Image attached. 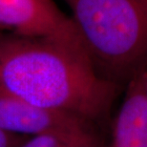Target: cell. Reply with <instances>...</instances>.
Masks as SVG:
<instances>
[{
    "label": "cell",
    "mask_w": 147,
    "mask_h": 147,
    "mask_svg": "<svg viewBox=\"0 0 147 147\" xmlns=\"http://www.w3.org/2000/svg\"><path fill=\"white\" fill-rule=\"evenodd\" d=\"M120 88L96 72L83 50L0 32V98L71 112L98 124L108 119Z\"/></svg>",
    "instance_id": "1"
},
{
    "label": "cell",
    "mask_w": 147,
    "mask_h": 147,
    "mask_svg": "<svg viewBox=\"0 0 147 147\" xmlns=\"http://www.w3.org/2000/svg\"><path fill=\"white\" fill-rule=\"evenodd\" d=\"M88 57L102 78L127 84L146 65L147 0H63Z\"/></svg>",
    "instance_id": "2"
},
{
    "label": "cell",
    "mask_w": 147,
    "mask_h": 147,
    "mask_svg": "<svg viewBox=\"0 0 147 147\" xmlns=\"http://www.w3.org/2000/svg\"><path fill=\"white\" fill-rule=\"evenodd\" d=\"M0 128L13 134L49 137L66 147H102L96 124L63 110L0 98Z\"/></svg>",
    "instance_id": "3"
},
{
    "label": "cell",
    "mask_w": 147,
    "mask_h": 147,
    "mask_svg": "<svg viewBox=\"0 0 147 147\" xmlns=\"http://www.w3.org/2000/svg\"><path fill=\"white\" fill-rule=\"evenodd\" d=\"M0 32L54 38L85 51L72 19L54 0H0Z\"/></svg>",
    "instance_id": "4"
},
{
    "label": "cell",
    "mask_w": 147,
    "mask_h": 147,
    "mask_svg": "<svg viewBox=\"0 0 147 147\" xmlns=\"http://www.w3.org/2000/svg\"><path fill=\"white\" fill-rule=\"evenodd\" d=\"M109 147H147V69L140 67L126 84Z\"/></svg>",
    "instance_id": "5"
},
{
    "label": "cell",
    "mask_w": 147,
    "mask_h": 147,
    "mask_svg": "<svg viewBox=\"0 0 147 147\" xmlns=\"http://www.w3.org/2000/svg\"><path fill=\"white\" fill-rule=\"evenodd\" d=\"M18 147H66L60 142L49 137L28 138Z\"/></svg>",
    "instance_id": "6"
},
{
    "label": "cell",
    "mask_w": 147,
    "mask_h": 147,
    "mask_svg": "<svg viewBox=\"0 0 147 147\" xmlns=\"http://www.w3.org/2000/svg\"><path fill=\"white\" fill-rule=\"evenodd\" d=\"M29 137L13 134L0 128V147H18Z\"/></svg>",
    "instance_id": "7"
}]
</instances>
